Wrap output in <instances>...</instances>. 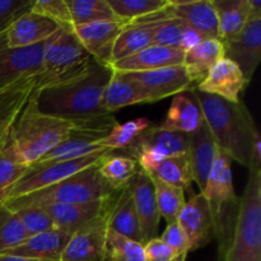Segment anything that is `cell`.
<instances>
[{
    "mask_svg": "<svg viewBox=\"0 0 261 261\" xmlns=\"http://www.w3.org/2000/svg\"><path fill=\"white\" fill-rule=\"evenodd\" d=\"M115 71V70H114ZM150 103V99L138 82L126 74L115 71L103 93V107L110 115L126 106Z\"/></svg>",
    "mask_w": 261,
    "mask_h": 261,
    "instance_id": "cell-28",
    "label": "cell"
},
{
    "mask_svg": "<svg viewBox=\"0 0 261 261\" xmlns=\"http://www.w3.org/2000/svg\"><path fill=\"white\" fill-rule=\"evenodd\" d=\"M35 0H0V35L10 27L17 18L32 9Z\"/></svg>",
    "mask_w": 261,
    "mask_h": 261,
    "instance_id": "cell-43",
    "label": "cell"
},
{
    "mask_svg": "<svg viewBox=\"0 0 261 261\" xmlns=\"http://www.w3.org/2000/svg\"><path fill=\"white\" fill-rule=\"evenodd\" d=\"M117 195V194H116ZM116 195L103 200L91 201L83 204H51L43 206L51 219H53L55 228L73 234L86 224L91 223L94 219L109 216L110 209L114 203Z\"/></svg>",
    "mask_w": 261,
    "mask_h": 261,
    "instance_id": "cell-16",
    "label": "cell"
},
{
    "mask_svg": "<svg viewBox=\"0 0 261 261\" xmlns=\"http://www.w3.org/2000/svg\"><path fill=\"white\" fill-rule=\"evenodd\" d=\"M28 167L20 161L9 135L7 144L0 149V204L7 200L13 186L24 176Z\"/></svg>",
    "mask_w": 261,
    "mask_h": 261,
    "instance_id": "cell-33",
    "label": "cell"
},
{
    "mask_svg": "<svg viewBox=\"0 0 261 261\" xmlns=\"http://www.w3.org/2000/svg\"><path fill=\"white\" fill-rule=\"evenodd\" d=\"M204 122L203 114L191 91L176 94L161 127L170 132L193 134Z\"/></svg>",
    "mask_w": 261,
    "mask_h": 261,
    "instance_id": "cell-26",
    "label": "cell"
},
{
    "mask_svg": "<svg viewBox=\"0 0 261 261\" xmlns=\"http://www.w3.org/2000/svg\"><path fill=\"white\" fill-rule=\"evenodd\" d=\"M130 23V20L124 19L105 20L75 25L73 31L82 46L94 60L105 65H111L115 42Z\"/></svg>",
    "mask_w": 261,
    "mask_h": 261,
    "instance_id": "cell-13",
    "label": "cell"
},
{
    "mask_svg": "<svg viewBox=\"0 0 261 261\" xmlns=\"http://www.w3.org/2000/svg\"><path fill=\"white\" fill-rule=\"evenodd\" d=\"M103 261H147L144 245L107 228Z\"/></svg>",
    "mask_w": 261,
    "mask_h": 261,
    "instance_id": "cell-36",
    "label": "cell"
},
{
    "mask_svg": "<svg viewBox=\"0 0 261 261\" xmlns=\"http://www.w3.org/2000/svg\"><path fill=\"white\" fill-rule=\"evenodd\" d=\"M120 154L137 161L145 173H149L161 161L189 152V135L170 132L161 126H149Z\"/></svg>",
    "mask_w": 261,
    "mask_h": 261,
    "instance_id": "cell-8",
    "label": "cell"
},
{
    "mask_svg": "<svg viewBox=\"0 0 261 261\" xmlns=\"http://www.w3.org/2000/svg\"><path fill=\"white\" fill-rule=\"evenodd\" d=\"M15 213H17L20 222H22L23 228H24L25 233H27V237L55 229V224H54L50 214L46 212V209L43 206L23 208L17 211Z\"/></svg>",
    "mask_w": 261,
    "mask_h": 261,
    "instance_id": "cell-41",
    "label": "cell"
},
{
    "mask_svg": "<svg viewBox=\"0 0 261 261\" xmlns=\"http://www.w3.org/2000/svg\"><path fill=\"white\" fill-rule=\"evenodd\" d=\"M111 65L97 60L81 75L33 91L31 97L41 112L71 121H91L109 116L103 93L114 75Z\"/></svg>",
    "mask_w": 261,
    "mask_h": 261,
    "instance_id": "cell-1",
    "label": "cell"
},
{
    "mask_svg": "<svg viewBox=\"0 0 261 261\" xmlns=\"http://www.w3.org/2000/svg\"><path fill=\"white\" fill-rule=\"evenodd\" d=\"M205 37L198 33L196 31H194L193 28H190L189 25H185V30H184L182 33V38H181V45L180 48L186 53V51L191 50L193 47H195L199 42L204 40Z\"/></svg>",
    "mask_w": 261,
    "mask_h": 261,
    "instance_id": "cell-46",
    "label": "cell"
},
{
    "mask_svg": "<svg viewBox=\"0 0 261 261\" xmlns=\"http://www.w3.org/2000/svg\"><path fill=\"white\" fill-rule=\"evenodd\" d=\"M211 205L213 216L214 237L218 239L219 259L223 256L232 239L240 209L232 173V160L217 148L216 160L209 173L205 189L201 191Z\"/></svg>",
    "mask_w": 261,
    "mask_h": 261,
    "instance_id": "cell-5",
    "label": "cell"
},
{
    "mask_svg": "<svg viewBox=\"0 0 261 261\" xmlns=\"http://www.w3.org/2000/svg\"><path fill=\"white\" fill-rule=\"evenodd\" d=\"M165 13L168 17L178 18L205 38L219 40L218 17L212 0L195 2H171Z\"/></svg>",
    "mask_w": 261,
    "mask_h": 261,
    "instance_id": "cell-19",
    "label": "cell"
},
{
    "mask_svg": "<svg viewBox=\"0 0 261 261\" xmlns=\"http://www.w3.org/2000/svg\"><path fill=\"white\" fill-rule=\"evenodd\" d=\"M222 59H224L223 42L217 38H204L195 47L186 51L184 66L193 83L198 86Z\"/></svg>",
    "mask_w": 261,
    "mask_h": 261,
    "instance_id": "cell-29",
    "label": "cell"
},
{
    "mask_svg": "<svg viewBox=\"0 0 261 261\" xmlns=\"http://www.w3.org/2000/svg\"><path fill=\"white\" fill-rule=\"evenodd\" d=\"M190 91L200 106L204 121L217 147L232 161L250 167L252 145L259 130L244 102H229L218 96L199 92L194 87Z\"/></svg>",
    "mask_w": 261,
    "mask_h": 261,
    "instance_id": "cell-2",
    "label": "cell"
},
{
    "mask_svg": "<svg viewBox=\"0 0 261 261\" xmlns=\"http://www.w3.org/2000/svg\"><path fill=\"white\" fill-rule=\"evenodd\" d=\"M249 170L232 239L221 261H261V170Z\"/></svg>",
    "mask_w": 261,
    "mask_h": 261,
    "instance_id": "cell-6",
    "label": "cell"
},
{
    "mask_svg": "<svg viewBox=\"0 0 261 261\" xmlns=\"http://www.w3.org/2000/svg\"><path fill=\"white\" fill-rule=\"evenodd\" d=\"M154 185L155 200H157L158 211L161 218H165L166 222L172 223L177 221L181 209L185 205V191L176 186H171L158 178L149 176Z\"/></svg>",
    "mask_w": 261,
    "mask_h": 261,
    "instance_id": "cell-35",
    "label": "cell"
},
{
    "mask_svg": "<svg viewBox=\"0 0 261 261\" xmlns=\"http://www.w3.org/2000/svg\"><path fill=\"white\" fill-rule=\"evenodd\" d=\"M185 25L182 20L168 17L165 10H162L153 35V45L180 48Z\"/></svg>",
    "mask_w": 261,
    "mask_h": 261,
    "instance_id": "cell-40",
    "label": "cell"
},
{
    "mask_svg": "<svg viewBox=\"0 0 261 261\" xmlns=\"http://www.w3.org/2000/svg\"><path fill=\"white\" fill-rule=\"evenodd\" d=\"M36 76L25 78L0 89V149L7 144L18 116L35 91Z\"/></svg>",
    "mask_w": 261,
    "mask_h": 261,
    "instance_id": "cell-22",
    "label": "cell"
},
{
    "mask_svg": "<svg viewBox=\"0 0 261 261\" xmlns=\"http://www.w3.org/2000/svg\"><path fill=\"white\" fill-rule=\"evenodd\" d=\"M218 17L219 40L236 37L250 19L249 0H212Z\"/></svg>",
    "mask_w": 261,
    "mask_h": 261,
    "instance_id": "cell-30",
    "label": "cell"
},
{
    "mask_svg": "<svg viewBox=\"0 0 261 261\" xmlns=\"http://www.w3.org/2000/svg\"><path fill=\"white\" fill-rule=\"evenodd\" d=\"M71 234L55 228L43 233L27 237L17 247L0 255H14L42 261H60L64 249Z\"/></svg>",
    "mask_w": 261,
    "mask_h": 261,
    "instance_id": "cell-24",
    "label": "cell"
},
{
    "mask_svg": "<svg viewBox=\"0 0 261 261\" xmlns=\"http://www.w3.org/2000/svg\"><path fill=\"white\" fill-rule=\"evenodd\" d=\"M60 30L54 20L38 13H24L10 24L5 31L8 47H27L45 42Z\"/></svg>",
    "mask_w": 261,
    "mask_h": 261,
    "instance_id": "cell-20",
    "label": "cell"
},
{
    "mask_svg": "<svg viewBox=\"0 0 261 261\" xmlns=\"http://www.w3.org/2000/svg\"><path fill=\"white\" fill-rule=\"evenodd\" d=\"M107 228L116 232L120 236L144 245L134 199L129 186L117 193L107 217Z\"/></svg>",
    "mask_w": 261,
    "mask_h": 261,
    "instance_id": "cell-27",
    "label": "cell"
},
{
    "mask_svg": "<svg viewBox=\"0 0 261 261\" xmlns=\"http://www.w3.org/2000/svg\"><path fill=\"white\" fill-rule=\"evenodd\" d=\"M107 217L94 219L74 232L64 249L60 261H103Z\"/></svg>",
    "mask_w": 261,
    "mask_h": 261,
    "instance_id": "cell-15",
    "label": "cell"
},
{
    "mask_svg": "<svg viewBox=\"0 0 261 261\" xmlns=\"http://www.w3.org/2000/svg\"><path fill=\"white\" fill-rule=\"evenodd\" d=\"M32 10L54 20L61 30L74 28L66 0H35Z\"/></svg>",
    "mask_w": 261,
    "mask_h": 261,
    "instance_id": "cell-42",
    "label": "cell"
},
{
    "mask_svg": "<svg viewBox=\"0 0 261 261\" xmlns=\"http://www.w3.org/2000/svg\"><path fill=\"white\" fill-rule=\"evenodd\" d=\"M160 239L161 241L165 242L168 247L175 250L178 254L189 255V252H190V245H189L188 237H186L185 232L182 231V228H181L177 222L168 223Z\"/></svg>",
    "mask_w": 261,
    "mask_h": 261,
    "instance_id": "cell-45",
    "label": "cell"
},
{
    "mask_svg": "<svg viewBox=\"0 0 261 261\" xmlns=\"http://www.w3.org/2000/svg\"><path fill=\"white\" fill-rule=\"evenodd\" d=\"M177 222L188 237L190 252L204 247L214 239V224L211 205L201 193L186 201Z\"/></svg>",
    "mask_w": 261,
    "mask_h": 261,
    "instance_id": "cell-14",
    "label": "cell"
},
{
    "mask_svg": "<svg viewBox=\"0 0 261 261\" xmlns=\"http://www.w3.org/2000/svg\"><path fill=\"white\" fill-rule=\"evenodd\" d=\"M47 41L27 47H8L5 33L0 35V89L37 75Z\"/></svg>",
    "mask_w": 261,
    "mask_h": 261,
    "instance_id": "cell-10",
    "label": "cell"
},
{
    "mask_svg": "<svg viewBox=\"0 0 261 261\" xmlns=\"http://www.w3.org/2000/svg\"><path fill=\"white\" fill-rule=\"evenodd\" d=\"M115 190L98 171V165L86 168L60 182L19 198L8 199L4 205L12 212L30 206H47L51 204H83L115 196Z\"/></svg>",
    "mask_w": 261,
    "mask_h": 261,
    "instance_id": "cell-4",
    "label": "cell"
},
{
    "mask_svg": "<svg viewBox=\"0 0 261 261\" xmlns=\"http://www.w3.org/2000/svg\"><path fill=\"white\" fill-rule=\"evenodd\" d=\"M161 12L134 20L122 31L112 50V63L134 55L148 46L153 45V35L158 19L161 18Z\"/></svg>",
    "mask_w": 261,
    "mask_h": 261,
    "instance_id": "cell-25",
    "label": "cell"
},
{
    "mask_svg": "<svg viewBox=\"0 0 261 261\" xmlns=\"http://www.w3.org/2000/svg\"><path fill=\"white\" fill-rule=\"evenodd\" d=\"M185 53L181 48L150 45L139 53L111 64L117 73H138L184 64Z\"/></svg>",
    "mask_w": 261,
    "mask_h": 261,
    "instance_id": "cell-21",
    "label": "cell"
},
{
    "mask_svg": "<svg viewBox=\"0 0 261 261\" xmlns=\"http://www.w3.org/2000/svg\"><path fill=\"white\" fill-rule=\"evenodd\" d=\"M25 239L27 233L17 213L0 204V254L17 247Z\"/></svg>",
    "mask_w": 261,
    "mask_h": 261,
    "instance_id": "cell-39",
    "label": "cell"
},
{
    "mask_svg": "<svg viewBox=\"0 0 261 261\" xmlns=\"http://www.w3.org/2000/svg\"><path fill=\"white\" fill-rule=\"evenodd\" d=\"M150 126V121L145 117L130 120L124 124H117L107 137L101 140L102 144L111 150H122L129 147L144 130Z\"/></svg>",
    "mask_w": 261,
    "mask_h": 261,
    "instance_id": "cell-38",
    "label": "cell"
},
{
    "mask_svg": "<svg viewBox=\"0 0 261 261\" xmlns=\"http://www.w3.org/2000/svg\"><path fill=\"white\" fill-rule=\"evenodd\" d=\"M127 186L132 190L140 231L145 245L150 240L157 239L160 228L161 214L155 200L154 185L149 175L139 168Z\"/></svg>",
    "mask_w": 261,
    "mask_h": 261,
    "instance_id": "cell-17",
    "label": "cell"
},
{
    "mask_svg": "<svg viewBox=\"0 0 261 261\" xmlns=\"http://www.w3.org/2000/svg\"><path fill=\"white\" fill-rule=\"evenodd\" d=\"M114 150L93 153L86 157L69 161H53V162H38L30 166L27 172L22 178L13 186L8 199L19 198L27 194L38 191L41 189L48 188L51 185L60 182L86 168L98 165L107 154ZM7 199V200H8Z\"/></svg>",
    "mask_w": 261,
    "mask_h": 261,
    "instance_id": "cell-9",
    "label": "cell"
},
{
    "mask_svg": "<svg viewBox=\"0 0 261 261\" xmlns=\"http://www.w3.org/2000/svg\"><path fill=\"white\" fill-rule=\"evenodd\" d=\"M137 161L127 155L116 153V150L107 154L98 163V171L102 177L116 191L122 190L129 185L132 178L139 170Z\"/></svg>",
    "mask_w": 261,
    "mask_h": 261,
    "instance_id": "cell-32",
    "label": "cell"
},
{
    "mask_svg": "<svg viewBox=\"0 0 261 261\" xmlns=\"http://www.w3.org/2000/svg\"><path fill=\"white\" fill-rule=\"evenodd\" d=\"M73 25L119 20L107 0H66Z\"/></svg>",
    "mask_w": 261,
    "mask_h": 261,
    "instance_id": "cell-34",
    "label": "cell"
},
{
    "mask_svg": "<svg viewBox=\"0 0 261 261\" xmlns=\"http://www.w3.org/2000/svg\"><path fill=\"white\" fill-rule=\"evenodd\" d=\"M145 260L147 261H186L188 255L176 252L168 247L165 242L161 241L160 237L148 241L144 245Z\"/></svg>",
    "mask_w": 261,
    "mask_h": 261,
    "instance_id": "cell-44",
    "label": "cell"
},
{
    "mask_svg": "<svg viewBox=\"0 0 261 261\" xmlns=\"http://www.w3.org/2000/svg\"><path fill=\"white\" fill-rule=\"evenodd\" d=\"M119 19L134 20L149 17L168 7L170 0H107Z\"/></svg>",
    "mask_w": 261,
    "mask_h": 261,
    "instance_id": "cell-37",
    "label": "cell"
},
{
    "mask_svg": "<svg viewBox=\"0 0 261 261\" xmlns=\"http://www.w3.org/2000/svg\"><path fill=\"white\" fill-rule=\"evenodd\" d=\"M142 86L150 99V103L170 96L184 93L194 86L184 64L154 69V70L124 73Z\"/></svg>",
    "mask_w": 261,
    "mask_h": 261,
    "instance_id": "cell-12",
    "label": "cell"
},
{
    "mask_svg": "<svg viewBox=\"0 0 261 261\" xmlns=\"http://www.w3.org/2000/svg\"><path fill=\"white\" fill-rule=\"evenodd\" d=\"M0 261H42L31 259V257L24 256H14V255H0Z\"/></svg>",
    "mask_w": 261,
    "mask_h": 261,
    "instance_id": "cell-47",
    "label": "cell"
},
{
    "mask_svg": "<svg viewBox=\"0 0 261 261\" xmlns=\"http://www.w3.org/2000/svg\"><path fill=\"white\" fill-rule=\"evenodd\" d=\"M92 61L93 58L82 46L74 31L60 28L46 43L35 91L81 75Z\"/></svg>",
    "mask_w": 261,
    "mask_h": 261,
    "instance_id": "cell-7",
    "label": "cell"
},
{
    "mask_svg": "<svg viewBox=\"0 0 261 261\" xmlns=\"http://www.w3.org/2000/svg\"><path fill=\"white\" fill-rule=\"evenodd\" d=\"M217 144L205 121L195 133L189 135V158L193 170L194 182L201 191L205 189L209 173L217 154Z\"/></svg>",
    "mask_w": 261,
    "mask_h": 261,
    "instance_id": "cell-23",
    "label": "cell"
},
{
    "mask_svg": "<svg viewBox=\"0 0 261 261\" xmlns=\"http://www.w3.org/2000/svg\"><path fill=\"white\" fill-rule=\"evenodd\" d=\"M148 175L171 186L182 189L184 191L190 189L194 182L189 153L173 155L161 161Z\"/></svg>",
    "mask_w": 261,
    "mask_h": 261,
    "instance_id": "cell-31",
    "label": "cell"
},
{
    "mask_svg": "<svg viewBox=\"0 0 261 261\" xmlns=\"http://www.w3.org/2000/svg\"><path fill=\"white\" fill-rule=\"evenodd\" d=\"M92 121L94 120L71 121L46 115L36 107L35 101L30 97L13 125L10 140L14 144L20 161L24 165L32 166L75 130L87 126Z\"/></svg>",
    "mask_w": 261,
    "mask_h": 261,
    "instance_id": "cell-3",
    "label": "cell"
},
{
    "mask_svg": "<svg viewBox=\"0 0 261 261\" xmlns=\"http://www.w3.org/2000/svg\"><path fill=\"white\" fill-rule=\"evenodd\" d=\"M224 58L233 61L250 83L261 59V17L250 18L241 33L224 41Z\"/></svg>",
    "mask_w": 261,
    "mask_h": 261,
    "instance_id": "cell-11",
    "label": "cell"
},
{
    "mask_svg": "<svg viewBox=\"0 0 261 261\" xmlns=\"http://www.w3.org/2000/svg\"><path fill=\"white\" fill-rule=\"evenodd\" d=\"M247 84L239 66L224 58L211 69L208 75L195 88L199 92L218 96L229 102H240V93Z\"/></svg>",
    "mask_w": 261,
    "mask_h": 261,
    "instance_id": "cell-18",
    "label": "cell"
}]
</instances>
